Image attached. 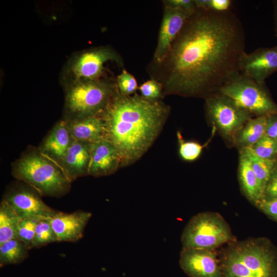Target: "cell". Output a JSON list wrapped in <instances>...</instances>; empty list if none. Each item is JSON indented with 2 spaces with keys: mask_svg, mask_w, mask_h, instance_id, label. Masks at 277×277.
I'll return each mask as SVG.
<instances>
[{
  "mask_svg": "<svg viewBox=\"0 0 277 277\" xmlns=\"http://www.w3.org/2000/svg\"><path fill=\"white\" fill-rule=\"evenodd\" d=\"M242 24L230 10L196 9L155 64L163 96H205L220 89L240 73L246 52Z\"/></svg>",
  "mask_w": 277,
  "mask_h": 277,
  "instance_id": "cell-1",
  "label": "cell"
},
{
  "mask_svg": "<svg viewBox=\"0 0 277 277\" xmlns=\"http://www.w3.org/2000/svg\"><path fill=\"white\" fill-rule=\"evenodd\" d=\"M170 111L161 100H149L136 93L124 95L117 88L99 115L104 123V138L116 148L122 167L136 162L150 148Z\"/></svg>",
  "mask_w": 277,
  "mask_h": 277,
  "instance_id": "cell-2",
  "label": "cell"
},
{
  "mask_svg": "<svg viewBox=\"0 0 277 277\" xmlns=\"http://www.w3.org/2000/svg\"><path fill=\"white\" fill-rule=\"evenodd\" d=\"M220 265L223 277H277L275 257L262 239L233 242Z\"/></svg>",
  "mask_w": 277,
  "mask_h": 277,
  "instance_id": "cell-3",
  "label": "cell"
},
{
  "mask_svg": "<svg viewBox=\"0 0 277 277\" xmlns=\"http://www.w3.org/2000/svg\"><path fill=\"white\" fill-rule=\"evenodd\" d=\"M12 174L41 196L60 197L70 190L71 182L60 166L38 148L29 147L12 165Z\"/></svg>",
  "mask_w": 277,
  "mask_h": 277,
  "instance_id": "cell-4",
  "label": "cell"
},
{
  "mask_svg": "<svg viewBox=\"0 0 277 277\" xmlns=\"http://www.w3.org/2000/svg\"><path fill=\"white\" fill-rule=\"evenodd\" d=\"M117 89L116 84L99 80H81L66 91L64 120L100 115Z\"/></svg>",
  "mask_w": 277,
  "mask_h": 277,
  "instance_id": "cell-5",
  "label": "cell"
},
{
  "mask_svg": "<svg viewBox=\"0 0 277 277\" xmlns=\"http://www.w3.org/2000/svg\"><path fill=\"white\" fill-rule=\"evenodd\" d=\"M229 226L218 213L204 212L192 216L181 236L182 249L214 250L223 244L234 242Z\"/></svg>",
  "mask_w": 277,
  "mask_h": 277,
  "instance_id": "cell-6",
  "label": "cell"
},
{
  "mask_svg": "<svg viewBox=\"0 0 277 277\" xmlns=\"http://www.w3.org/2000/svg\"><path fill=\"white\" fill-rule=\"evenodd\" d=\"M234 103L259 116L277 114V106L269 96L264 84L239 73L220 90Z\"/></svg>",
  "mask_w": 277,
  "mask_h": 277,
  "instance_id": "cell-7",
  "label": "cell"
},
{
  "mask_svg": "<svg viewBox=\"0 0 277 277\" xmlns=\"http://www.w3.org/2000/svg\"><path fill=\"white\" fill-rule=\"evenodd\" d=\"M205 106L208 117L226 137H234L251 118L250 113L220 92L206 98Z\"/></svg>",
  "mask_w": 277,
  "mask_h": 277,
  "instance_id": "cell-8",
  "label": "cell"
},
{
  "mask_svg": "<svg viewBox=\"0 0 277 277\" xmlns=\"http://www.w3.org/2000/svg\"><path fill=\"white\" fill-rule=\"evenodd\" d=\"M41 196L30 186L21 185L11 188L3 200L12 207L21 219H50L57 211L46 204Z\"/></svg>",
  "mask_w": 277,
  "mask_h": 277,
  "instance_id": "cell-9",
  "label": "cell"
},
{
  "mask_svg": "<svg viewBox=\"0 0 277 277\" xmlns=\"http://www.w3.org/2000/svg\"><path fill=\"white\" fill-rule=\"evenodd\" d=\"M191 15L182 9L164 5L157 45L153 55L155 64H160L163 60L173 42Z\"/></svg>",
  "mask_w": 277,
  "mask_h": 277,
  "instance_id": "cell-10",
  "label": "cell"
},
{
  "mask_svg": "<svg viewBox=\"0 0 277 277\" xmlns=\"http://www.w3.org/2000/svg\"><path fill=\"white\" fill-rule=\"evenodd\" d=\"M214 250L201 249H182L180 265L190 277H223Z\"/></svg>",
  "mask_w": 277,
  "mask_h": 277,
  "instance_id": "cell-11",
  "label": "cell"
},
{
  "mask_svg": "<svg viewBox=\"0 0 277 277\" xmlns=\"http://www.w3.org/2000/svg\"><path fill=\"white\" fill-rule=\"evenodd\" d=\"M276 71V46L261 48L250 54L245 52L240 61V73L261 84Z\"/></svg>",
  "mask_w": 277,
  "mask_h": 277,
  "instance_id": "cell-12",
  "label": "cell"
},
{
  "mask_svg": "<svg viewBox=\"0 0 277 277\" xmlns=\"http://www.w3.org/2000/svg\"><path fill=\"white\" fill-rule=\"evenodd\" d=\"M109 61L122 64L120 55L109 47L90 50L77 57L72 66V72L78 81L99 80L104 64Z\"/></svg>",
  "mask_w": 277,
  "mask_h": 277,
  "instance_id": "cell-13",
  "label": "cell"
},
{
  "mask_svg": "<svg viewBox=\"0 0 277 277\" xmlns=\"http://www.w3.org/2000/svg\"><path fill=\"white\" fill-rule=\"evenodd\" d=\"M91 215V212L83 211L68 213L57 212L49 221L57 242H73L82 238Z\"/></svg>",
  "mask_w": 277,
  "mask_h": 277,
  "instance_id": "cell-14",
  "label": "cell"
},
{
  "mask_svg": "<svg viewBox=\"0 0 277 277\" xmlns=\"http://www.w3.org/2000/svg\"><path fill=\"white\" fill-rule=\"evenodd\" d=\"M121 167V162L114 146L103 138L91 144L88 175L95 177L115 173Z\"/></svg>",
  "mask_w": 277,
  "mask_h": 277,
  "instance_id": "cell-15",
  "label": "cell"
},
{
  "mask_svg": "<svg viewBox=\"0 0 277 277\" xmlns=\"http://www.w3.org/2000/svg\"><path fill=\"white\" fill-rule=\"evenodd\" d=\"M91 143L74 140L58 165L72 182L88 175Z\"/></svg>",
  "mask_w": 277,
  "mask_h": 277,
  "instance_id": "cell-16",
  "label": "cell"
},
{
  "mask_svg": "<svg viewBox=\"0 0 277 277\" xmlns=\"http://www.w3.org/2000/svg\"><path fill=\"white\" fill-rule=\"evenodd\" d=\"M74 140L66 122L62 120L52 127L38 148L43 155L58 165Z\"/></svg>",
  "mask_w": 277,
  "mask_h": 277,
  "instance_id": "cell-17",
  "label": "cell"
},
{
  "mask_svg": "<svg viewBox=\"0 0 277 277\" xmlns=\"http://www.w3.org/2000/svg\"><path fill=\"white\" fill-rule=\"evenodd\" d=\"M65 122L75 140L92 144L104 138V123L99 115Z\"/></svg>",
  "mask_w": 277,
  "mask_h": 277,
  "instance_id": "cell-18",
  "label": "cell"
},
{
  "mask_svg": "<svg viewBox=\"0 0 277 277\" xmlns=\"http://www.w3.org/2000/svg\"><path fill=\"white\" fill-rule=\"evenodd\" d=\"M239 179L242 190L254 204L264 199V192L248 157L241 151L239 162Z\"/></svg>",
  "mask_w": 277,
  "mask_h": 277,
  "instance_id": "cell-19",
  "label": "cell"
},
{
  "mask_svg": "<svg viewBox=\"0 0 277 277\" xmlns=\"http://www.w3.org/2000/svg\"><path fill=\"white\" fill-rule=\"evenodd\" d=\"M268 122V115L250 118L239 132L237 142L245 147H252L264 135Z\"/></svg>",
  "mask_w": 277,
  "mask_h": 277,
  "instance_id": "cell-20",
  "label": "cell"
},
{
  "mask_svg": "<svg viewBox=\"0 0 277 277\" xmlns=\"http://www.w3.org/2000/svg\"><path fill=\"white\" fill-rule=\"evenodd\" d=\"M241 151L249 159L253 170L265 193L266 186L275 166V160L274 159H265L259 157L250 147H243Z\"/></svg>",
  "mask_w": 277,
  "mask_h": 277,
  "instance_id": "cell-21",
  "label": "cell"
},
{
  "mask_svg": "<svg viewBox=\"0 0 277 277\" xmlns=\"http://www.w3.org/2000/svg\"><path fill=\"white\" fill-rule=\"evenodd\" d=\"M21 219L12 207L3 200L0 205V244L16 238V227Z\"/></svg>",
  "mask_w": 277,
  "mask_h": 277,
  "instance_id": "cell-22",
  "label": "cell"
},
{
  "mask_svg": "<svg viewBox=\"0 0 277 277\" xmlns=\"http://www.w3.org/2000/svg\"><path fill=\"white\" fill-rule=\"evenodd\" d=\"M29 250L17 238L0 244V266L18 264L27 258Z\"/></svg>",
  "mask_w": 277,
  "mask_h": 277,
  "instance_id": "cell-23",
  "label": "cell"
},
{
  "mask_svg": "<svg viewBox=\"0 0 277 277\" xmlns=\"http://www.w3.org/2000/svg\"><path fill=\"white\" fill-rule=\"evenodd\" d=\"M55 242L57 240L49 219H40L36 225L31 248H38Z\"/></svg>",
  "mask_w": 277,
  "mask_h": 277,
  "instance_id": "cell-24",
  "label": "cell"
},
{
  "mask_svg": "<svg viewBox=\"0 0 277 277\" xmlns=\"http://www.w3.org/2000/svg\"><path fill=\"white\" fill-rule=\"evenodd\" d=\"M39 219L27 217L21 219L16 229L15 238L24 244L29 249L34 239L36 225Z\"/></svg>",
  "mask_w": 277,
  "mask_h": 277,
  "instance_id": "cell-25",
  "label": "cell"
},
{
  "mask_svg": "<svg viewBox=\"0 0 277 277\" xmlns=\"http://www.w3.org/2000/svg\"><path fill=\"white\" fill-rule=\"evenodd\" d=\"M179 146V154L182 159L186 161H193L201 155L204 147L210 141L211 138L206 144L201 145L193 141H186L183 138L180 131L176 133Z\"/></svg>",
  "mask_w": 277,
  "mask_h": 277,
  "instance_id": "cell-26",
  "label": "cell"
},
{
  "mask_svg": "<svg viewBox=\"0 0 277 277\" xmlns=\"http://www.w3.org/2000/svg\"><path fill=\"white\" fill-rule=\"evenodd\" d=\"M251 148L258 156L265 159H273L277 154V143L266 134Z\"/></svg>",
  "mask_w": 277,
  "mask_h": 277,
  "instance_id": "cell-27",
  "label": "cell"
},
{
  "mask_svg": "<svg viewBox=\"0 0 277 277\" xmlns=\"http://www.w3.org/2000/svg\"><path fill=\"white\" fill-rule=\"evenodd\" d=\"M116 84L120 93L124 95H132L138 88L134 76L125 69L117 76Z\"/></svg>",
  "mask_w": 277,
  "mask_h": 277,
  "instance_id": "cell-28",
  "label": "cell"
},
{
  "mask_svg": "<svg viewBox=\"0 0 277 277\" xmlns=\"http://www.w3.org/2000/svg\"><path fill=\"white\" fill-rule=\"evenodd\" d=\"M138 89L141 95L149 100H160L163 96L162 85L154 79L145 82Z\"/></svg>",
  "mask_w": 277,
  "mask_h": 277,
  "instance_id": "cell-29",
  "label": "cell"
},
{
  "mask_svg": "<svg viewBox=\"0 0 277 277\" xmlns=\"http://www.w3.org/2000/svg\"><path fill=\"white\" fill-rule=\"evenodd\" d=\"M255 205L266 214L277 220V198L269 200L263 199Z\"/></svg>",
  "mask_w": 277,
  "mask_h": 277,
  "instance_id": "cell-30",
  "label": "cell"
},
{
  "mask_svg": "<svg viewBox=\"0 0 277 277\" xmlns=\"http://www.w3.org/2000/svg\"><path fill=\"white\" fill-rule=\"evenodd\" d=\"M277 198V166H275L266 186L264 199L269 200Z\"/></svg>",
  "mask_w": 277,
  "mask_h": 277,
  "instance_id": "cell-31",
  "label": "cell"
},
{
  "mask_svg": "<svg viewBox=\"0 0 277 277\" xmlns=\"http://www.w3.org/2000/svg\"><path fill=\"white\" fill-rule=\"evenodd\" d=\"M165 5L179 8L193 14L196 10L194 0H168L164 1Z\"/></svg>",
  "mask_w": 277,
  "mask_h": 277,
  "instance_id": "cell-32",
  "label": "cell"
},
{
  "mask_svg": "<svg viewBox=\"0 0 277 277\" xmlns=\"http://www.w3.org/2000/svg\"><path fill=\"white\" fill-rule=\"evenodd\" d=\"M266 135L277 143V114L268 115Z\"/></svg>",
  "mask_w": 277,
  "mask_h": 277,
  "instance_id": "cell-33",
  "label": "cell"
},
{
  "mask_svg": "<svg viewBox=\"0 0 277 277\" xmlns=\"http://www.w3.org/2000/svg\"><path fill=\"white\" fill-rule=\"evenodd\" d=\"M231 3L230 0H211L210 10L219 12L228 11Z\"/></svg>",
  "mask_w": 277,
  "mask_h": 277,
  "instance_id": "cell-34",
  "label": "cell"
},
{
  "mask_svg": "<svg viewBox=\"0 0 277 277\" xmlns=\"http://www.w3.org/2000/svg\"><path fill=\"white\" fill-rule=\"evenodd\" d=\"M196 9L210 10L211 0H194Z\"/></svg>",
  "mask_w": 277,
  "mask_h": 277,
  "instance_id": "cell-35",
  "label": "cell"
},
{
  "mask_svg": "<svg viewBox=\"0 0 277 277\" xmlns=\"http://www.w3.org/2000/svg\"><path fill=\"white\" fill-rule=\"evenodd\" d=\"M275 21H276V29H277V5L276 6V9H275Z\"/></svg>",
  "mask_w": 277,
  "mask_h": 277,
  "instance_id": "cell-36",
  "label": "cell"
},
{
  "mask_svg": "<svg viewBox=\"0 0 277 277\" xmlns=\"http://www.w3.org/2000/svg\"><path fill=\"white\" fill-rule=\"evenodd\" d=\"M276 46H277V45H276Z\"/></svg>",
  "mask_w": 277,
  "mask_h": 277,
  "instance_id": "cell-37",
  "label": "cell"
}]
</instances>
